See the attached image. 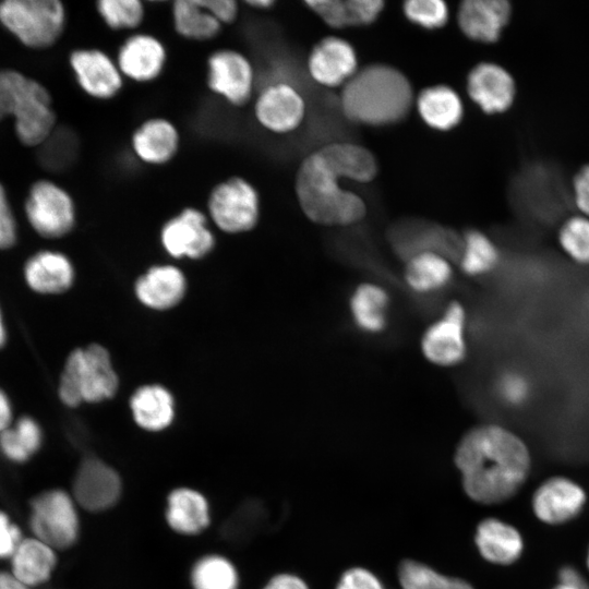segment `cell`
I'll list each match as a JSON object with an SVG mask.
<instances>
[{
    "label": "cell",
    "mask_w": 589,
    "mask_h": 589,
    "mask_svg": "<svg viewBox=\"0 0 589 589\" xmlns=\"http://www.w3.org/2000/svg\"><path fill=\"white\" fill-rule=\"evenodd\" d=\"M455 464L470 498L498 504L513 497L527 480L531 453L525 440L510 428L483 422L460 438Z\"/></svg>",
    "instance_id": "cell-1"
},
{
    "label": "cell",
    "mask_w": 589,
    "mask_h": 589,
    "mask_svg": "<svg viewBox=\"0 0 589 589\" xmlns=\"http://www.w3.org/2000/svg\"><path fill=\"white\" fill-rule=\"evenodd\" d=\"M409 79L386 63L368 64L341 87L339 105L356 124L388 127L402 122L414 106Z\"/></svg>",
    "instance_id": "cell-2"
},
{
    "label": "cell",
    "mask_w": 589,
    "mask_h": 589,
    "mask_svg": "<svg viewBox=\"0 0 589 589\" xmlns=\"http://www.w3.org/2000/svg\"><path fill=\"white\" fill-rule=\"evenodd\" d=\"M345 179L339 168L320 147L301 161L294 178V192L304 216L327 227H348L364 219V200L340 187Z\"/></svg>",
    "instance_id": "cell-3"
},
{
    "label": "cell",
    "mask_w": 589,
    "mask_h": 589,
    "mask_svg": "<svg viewBox=\"0 0 589 589\" xmlns=\"http://www.w3.org/2000/svg\"><path fill=\"white\" fill-rule=\"evenodd\" d=\"M119 385L110 354L98 344L74 348L65 358L57 395L62 405L76 408L111 398Z\"/></svg>",
    "instance_id": "cell-4"
},
{
    "label": "cell",
    "mask_w": 589,
    "mask_h": 589,
    "mask_svg": "<svg viewBox=\"0 0 589 589\" xmlns=\"http://www.w3.org/2000/svg\"><path fill=\"white\" fill-rule=\"evenodd\" d=\"M0 24L31 49L56 45L67 26V10L59 0H4Z\"/></svg>",
    "instance_id": "cell-5"
},
{
    "label": "cell",
    "mask_w": 589,
    "mask_h": 589,
    "mask_svg": "<svg viewBox=\"0 0 589 589\" xmlns=\"http://www.w3.org/2000/svg\"><path fill=\"white\" fill-rule=\"evenodd\" d=\"M79 508L72 494L62 489L38 493L29 502L32 536L57 552L71 548L80 534Z\"/></svg>",
    "instance_id": "cell-6"
},
{
    "label": "cell",
    "mask_w": 589,
    "mask_h": 589,
    "mask_svg": "<svg viewBox=\"0 0 589 589\" xmlns=\"http://www.w3.org/2000/svg\"><path fill=\"white\" fill-rule=\"evenodd\" d=\"M207 214L216 227L226 233L251 231L261 215L259 191L241 176L228 177L209 191Z\"/></svg>",
    "instance_id": "cell-7"
},
{
    "label": "cell",
    "mask_w": 589,
    "mask_h": 589,
    "mask_svg": "<svg viewBox=\"0 0 589 589\" xmlns=\"http://www.w3.org/2000/svg\"><path fill=\"white\" fill-rule=\"evenodd\" d=\"M24 214L32 230L46 240L64 238L76 224L73 197L49 179H39L31 185L24 203Z\"/></svg>",
    "instance_id": "cell-8"
},
{
    "label": "cell",
    "mask_w": 589,
    "mask_h": 589,
    "mask_svg": "<svg viewBox=\"0 0 589 589\" xmlns=\"http://www.w3.org/2000/svg\"><path fill=\"white\" fill-rule=\"evenodd\" d=\"M423 358L441 368L460 365L468 357V312L459 300L450 301L420 339Z\"/></svg>",
    "instance_id": "cell-9"
},
{
    "label": "cell",
    "mask_w": 589,
    "mask_h": 589,
    "mask_svg": "<svg viewBox=\"0 0 589 589\" xmlns=\"http://www.w3.org/2000/svg\"><path fill=\"white\" fill-rule=\"evenodd\" d=\"M206 85L228 105L244 107L254 92V67L240 50L216 49L206 59Z\"/></svg>",
    "instance_id": "cell-10"
},
{
    "label": "cell",
    "mask_w": 589,
    "mask_h": 589,
    "mask_svg": "<svg viewBox=\"0 0 589 589\" xmlns=\"http://www.w3.org/2000/svg\"><path fill=\"white\" fill-rule=\"evenodd\" d=\"M14 131L25 146L38 147L57 128V113L49 91L26 76L14 115Z\"/></svg>",
    "instance_id": "cell-11"
},
{
    "label": "cell",
    "mask_w": 589,
    "mask_h": 589,
    "mask_svg": "<svg viewBox=\"0 0 589 589\" xmlns=\"http://www.w3.org/2000/svg\"><path fill=\"white\" fill-rule=\"evenodd\" d=\"M253 113L264 130L275 134H288L302 124L306 115V103L294 85L276 81L260 91Z\"/></svg>",
    "instance_id": "cell-12"
},
{
    "label": "cell",
    "mask_w": 589,
    "mask_h": 589,
    "mask_svg": "<svg viewBox=\"0 0 589 589\" xmlns=\"http://www.w3.org/2000/svg\"><path fill=\"white\" fill-rule=\"evenodd\" d=\"M69 64L80 88L97 100H110L123 88L124 77L115 59L99 48H76Z\"/></svg>",
    "instance_id": "cell-13"
},
{
    "label": "cell",
    "mask_w": 589,
    "mask_h": 589,
    "mask_svg": "<svg viewBox=\"0 0 589 589\" xmlns=\"http://www.w3.org/2000/svg\"><path fill=\"white\" fill-rule=\"evenodd\" d=\"M160 241L167 253L176 259H201L215 245L207 216L192 206L184 207L163 225Z\"/></svg>",
    "instance_id": "cell-14"
},
{
    "label": "cell",
    "mask_w": 589,
    "mask_h": 589,
    "mask_svg": "<svg viewBox=\"0 0 589 589\" xmlns=\"http://www.w3.org/2000/svg\"><path fill=\"white\" fill-rule=\"evenodd\" d=\"M121 492V478L108 464L96 457L80 464L71 492L80 508L91 513L107 510L116 505Z\"/></svg>",
    "instance_id": "cell-15"
},
{
    "label": "cell",
    "mask_w": 589,
    "mask_h": 589,
    "mask_svg": "<svg viewBox=\"0 0 589 589\" xmlns=\"http://www.w3.org/2000/svg\"><path fill=\"white\" fill-rule=\"evenodd\" d=\"M466 91L472 103L484 113L497 115L513 106L517 85L512 73L503 65L482 61L468 72Z\"/></svg>",
    "instance_id": "cell-16"
},
{
    "label": "cell",
    "mask_w": 589,
    "mask_h": 589,
    "mask_svg": "<svg viewBox=\"0 0 589 589\" xmlns=\"http://www.w3.org/2000/svg\"><path fill=\"white\" fill-rule=\"evenodd\" d=\"M306 69L310 77L318 85L342 87L359 70L358 55L348 40L326 36L312 47Z\"/></svg>",
    "instance_id": "cell-17"
},
{
    "label": "cell",
    "mask_w": 589,
    "mask_h": 589,
    "mask_svg": "<svg viewBox=\"0 0 589 589\" xmlns=\"http://www.w3.org/2000/svg\"><path fill=\"white\" fill-rule=\"evenodd\" d=\"M21 273L25 287L43 297L67 292L75 279L72 261L63 252L52 249H40L29 254Z\"/></svg>",
    "instance_id": "cell-18"
},
{
    "label": "cell",
    "mask_w": 589,
    "mask_h": 589,
    "mask_svg": "<svg viewBox=\"0 0 589 589\" xmlns=\"http://www.w3.org/2000/svg\"><path fill=\"white\" fill-rule=\"evenodd\" d=\"M167 59V48L157 36L136 32L120 45L116 62L124 79L151 83L163 74Z\"/></svg>",
    "instance_id": "cell-19"
},
{
    "label": "cell",
    "mask_w": 589,
    "mask_h": 589,
    "mask_svg": "<svg viewBox=\"0 0 589 589\" xmlns=\"http://www.w3.org/2000/svg\"><path fill=\"white\" fill-rule=\"evenodd\" d=\"M587 502L585 490L575 481L555 476L543 481L531 500L537 518L549 525H563L580 515Z\"/></svg>",
    "instance_id": "cell-20"
},
{
    "label": "cell",
    "mask_w": 589,
    "mask_h": 589,
    "mask_svg": "<svg viewBox=\"0 0 589 589\" xmlns=\"http://www.w3.org/2000/svg\"><path fill=\"white\" fill-rule=\"evenodd\" d=\"M507 0H465L457 10V25L465 37L481 43H496L512 17Z\"/></svg>",
    "instance_id": "cell-21"
},
{
    "label": "cell",
    "mask_w": 589,
    "mask_h": 589,
    "mask_svg": "<svg viewBox=\"0 0 589 589\" xmlns=\"http://www.w3.org/2000/svg\"><path fill=\"white\" fill-rule=\"evenodd\" d=\"M131 148L135 157L149 166L169 164L180 149V132L177 125L164 117L142 121L132 132Z\"/></svg>",
    "instance_id": "cell-22"
},
{
    "label": "cell",
    "mask_w": 589,
    "mask_h": 589,
    "mask_svg": "<svg viewBox=\"0 0 589 589\" xmlns=\"http://www.w3.org/2000/svg\"><path fill=\"white\" fill-rule=\"evenodd\" d=\"M421 120L432 130L448 132L456 129L465 116L459 94L449 85L435 84L421 89L414 99Z\"/></svg>",
    "instance_id": "cell-23"
},
{
    "label": "cell",
    "mask_w": 589,
    "mask_h": 589,
    "mask_svg": "<svg viewBox=\"0 0 589 589\" xmlns=\"http://www.w3.org/2000/svg\"><path fill=\"white\" fill-rule=\"evenodd\" d=\"M395 241L405 261L420 252H435L458 262L462 239L454 230L435 224L408 225Z\"/></svg>",
    "instance_id": "cell-24"
},
{
    "label": "cell",
    "mask_w": 589,
    "mask_h": 589,
    "mask_svg": "<svg viewBox=\"0 0 589 589\" xmlns=\"http://www.w3.org/2000/svg\"><path fill=\"white\" fill-rule=\"evenodd\" d=\"M349 313L354 326L362 333L376 335L388 326L390 297L378 284H359L349 298Z\"/></svg>",
    "instance_id": "cell-25"
},
{
    "label": "cell",
    "mask_w": 589,
    "mask_h": 589,
    "mask_svg": "<svg viewBox=\"0 0 589 589\" xmlns=\"http://www.w3.org/2000/svg\"><path fill=\"white\" fill-rule=\"evenodd\" d=\"M185 278L172 265L151 267L135 284L139 300L154 310H167L177 305L185 292Z\"/></svg>",
    "instance_id": "cell-26"
},
{
    "label": "cell",
    "mask_w": 589,
    "mask_h": 589,
    "mask_svg": "<svg viewBox=\"0 0 589 589\" xmlns=\"http://www.w3.org/2000/svg\"><path fill=\"white\" fill-rule=\"evenodd\" d=\"M10 570L25 585L35 589L48 582L58 565L57 551L36 539L22 540L11 558Z\"/></svg>",
    "instance_id": "cell-27"
},
{
    "label": "cell",
    "mask_w": 589,
    "mask_h": 589,
    "mask_svg": "<svg viewBox=\"0 0 589 589\" xmlns=\"http://www.w3.org/2000/svg\"><path fill=\"white\" fill-rule=\"evenodd\" d=\"M474 541L482 557L496 565L515 563L524 551L520 532L496 518L484 519L478 525Z\"/></svg>",
    "instance_id": "cell-28"
},
{
    "label": "cell",
    "mask_w": 589,
    "mask_h": 589,
    "mask_svg": "<svg viewBox=\"0 0 589 589\" xmlns=\"http://www.w3.org/2000/svg\"><path fill=\"white\" fill-rule=\"evenodd\" d=\"M404 280L417 294L428 296L446 288L454 278V262L435 252H420L405 261Z\"/></svg>",
    "instance_id": "cell-29"
},
{
    "label": "cell",
    "mask_w": 589,
    "mask_h": 589,
    "mask_svg": "<svg viewBox=\"0 0 589 589\" xmlns=\"http://www.w3.org/2000/svg\"><path fill=\"white\" fill-rule=\"evenodd\" d=\"M304 4L336 29L371 25L385 8L382 0H308Z\"/></svg>",
    "instance_id": "cell-30"
},
{
    "label": "cell",
    "mask_w": 589,
    "mask_h": 589,
    "mask_svg": "<svg viewBox=\"0 0 589 589\" xmlns=\"http://www.w3.org/2000/svg\"><path fill=\"white\" fill-rule=\"evenodd\" d=\"M166 520L180 534H199L211 521L208 502L194 489L177 488L167 497Z\"/></svg>",
    "instance_id": "cell-31"
},
{
    "label": "cell",
    "mask_w": 589,
    "mask_h": 589,
    "mask_svg": "<svg viewBox=\"0 0 589 589\" xmlns=\"http://www.w3.org/2000/svg\"><path fill=\"white\" fill-rule=\"evenodd\" d=\"M44 430L32 414L16 416L10 428L0 433V455L9 462L23 465L36 456L44 444Z\"/></svg>",
    "instance_id": "cell-32"
},
{
    "label": "cell",
    "mask_w": 589,
    "mask_h": 589,
    "mask_svg": "<svg viewBox=\"0 0 589 589\" xmlns=\"http://www.w3.org/2000/svg\"><path fill=\"white\" fill-rule=\"evenodd\" d=\"M130 407L136 424L151 432L168 428L173 420V398L160 385L140 387L131 397Z\"/></svg>",
    "instance_id": "cell-33"
},
{
    "label": "cell",
    "mask_w": 589,
    "mask_h": 589,
    "mask_svg": "<svg viewBox=\"0 0 589 589\" xmlns=\"http://www.w3.org/2000/svg\"><path fill=\"white\" fill-rule=\"evenodd\" d=\"M462 245L457 262L459 271L469 278L493 274L502 262V253L493 239L479 229L461 235Z\"/></svg>",
    "instance_id": "cell-34"
},
{
    "label": "cell",
    "mask_w": 589,
    "mask_h": 589,
    "mask_svg": "<svg viewBox=\"0 0 589 589\" xmlns=\"http://www.w3.org/2000/svg\"><path fill=\"white\" fill-rule=\"evenodd\" d=\"M171 19L176 33L192 41L213 40L224 27L204 5L203 0L173 1Z\"/></svg>",
    "instance_id": "cell-35"
},
{
    "label": "cell",
    "mask_w": 589,
    "mask_h": 589,
    "mask_svg": "<svg viewBox=\"0 0 589 589\" xmlns=\"http://www.w3.org/2000/svg\"><path fill=\"white\" fill-rule=\"evenodd\" d=\"M322 149L347 180L369 183L377 176L378 164L374 154L360 144L336 141L322 146Z\"/></svg>",
    "instance_id": "cell-36"
},
{
    "label": "cell",
    "mask_w": 589,
    "mask_h": 589,
    "mask_svg": "<svg viewBox=\"0 0 589 589\" xmlns=\"http://www.w3.org/2000/svg\"><path fill=\"white\" fill-rule=\"evenodd\" d=\"M191 584L193 589H238L239 576L227 557L211 554L194 564Z\"/></svg>",
    "instance_id": "cell-37"
},
{
    "label": "cell",
    "mask_w": 589,
    "mask_h": 589,
    "mask_svg": "<svg viewBox=\"0 0 589 589\" xmlns=\"http://www.w3.org/2000/svg\"><path fill=\"white\" fill-rule=\"evenodd\" d=\"M557 245L565 257L589 267V217L577 214L565 219L557 230Z\"/></svg>",
    "instance_id": "cell-38"
},
{
    "label": "cell",
    "mask_w": 589,
    "mask_h": 589,
    "mask_svg": "<svg viewBox=\"0 0 589 589\" xmlns=\"http://www.w3.org/2000/svg\"><path fill=\"white\" fill-rule=\"evenodd\" d=\"M41 165L50 171H60L73 165L79 153V139L74 131L58 127L40 144Z\"/></svg>",
    "instance_id": "cell-39"
},
{
    "label": "cell",
    "mask_w": 589,
    "mask_h": 589,
    "mask_svg": "<svg viewBox=\"0 0 589 589\" xmlns=\"http://www.w3.org/2000/svg\"><path fill=\"white\" fill-rule=\"evenodd\" d=\"M398 578L402 589H473L462 579L442 575L414 561L401 563Z\"/></svg>",
    "instance_id": "cell-40"
},
{
    "label": "cell",
    "mask_w": 589,
    "mask_h": 589,
    "mask_svg": "<svg viewBox=\"0 0 589 589\" xmlns=\"http://www.w3.org/2000/svg\"><path fill=\"white\" fill-rule=\"evenodd\" d=\"M96 11L111 31H135L145 20V5L141 0H99Z\"/></svg>",
    "instance_id": "cell-41"
},
{
    "label": "cell",
    "mask_w": 589,
    "mask_h": 589,
    "mask_svg": "<svg viewBox=\"0 0 589 589\" xmlns=\"http://www.w3.org/2000/svg\"><path fill=\"white\" fill-rule=\"evenodd\" d=\"M402 13L411 24L428 31L443 28L449 19L443 0H408L402 3Z\"/></svg>",
    "instance_id": "cell-42"
},
{
    "label": "cell",
    "mask_w": 589,
    "mask_h": 589,
    "mask_svg": "<svg viewBox=\"0 0 589 589\" xmlns=\"http://www.w3.org/2000/svg\"><path fill=\"white\" fill-rule=\"evenodd\" d=\"M495 393L504 405L520 408L530 400L532 385L522 372L506 370L496 378Z\"/></svg>",
    "instance_id": "cell-43"
},
{
    "label": "cell",
    "mask_w": 589,
    "mask_h": 589,
    "mask_svg": "<svg viewBox=\"0 0 589 589\" xmlns=\"http://www.w3.org/2000/svg\"><path fill=\"white\" fill-rule=\"evenodd\" d=\"M25 76L16 70H0V122L13 117Z\"/></svg>",
    "instance_id": "cell-44"
},
{
    "label": "cell",
    "mask_w": 589,
    "mask_h": 589,
    "mask_svg": "<svg viewBox=\"0 0 589 589\" xmlns=\"http://www.w3.org/2000/svg\"><path fill=\"white\" fill-rule=\"evenodd\" d=\"M19 241L16 217L11 207L5 188L0 181V251L12 250Z\"/></svg>",
    "instance_id": "cell-45"
},
{
    "label": "cell",
    "mask_w": 589,
    "mask_h": 589,
    "mask_svg": "<svg viewBox=\"0 0 589 589\" xmlns=\"http://www.w3.org/2000/svg\"><path fill=\"white\" fill-rule=\"evenodd\" d=\"M24 538L21 527L0 509V560L9 561Z\"/></svg>",
    "instance_id": "cell-46"
},
{
    "label": "cell",
    "mask_w": 589,
    "mask_h": 589,
    "mask_svg": "<svg viewBox=\"0 0 589 589\" xmlns=\"http://www.w3.org/2000/svg\"><path fill=\"white\" fill-rule=\"evenodd\" d=\"M336 589H384L378 578L365 568L348 569L339 579Z\"/></svg>",
    "instance_id": "cell-47"
},
{
    "label": "cell",
    "mask_w": 589,
    "mask_h": 589,
    "mask_svg": "<svg viewBox=\"0 0 589 589\" xmlns=\"http://www.w3.org/2000/svg\"><path fill=\"white\" fill-rule=\"evenodd\" d=\"M572 187L576 208L580 215L589 217V165L575 173Z\"/></svg>",
    "instance_id": "cell-48"
},
{
    "label": "cell",
    "mask_w": 589,
    "mask_h": 589,
    "mask_svg": "<svg viewBox=\"0 0 589 589\" xmlns=\"http://www.w3.org/2000/svg\"><path fill=\"white\" fill-rule=\"evenodd\" d=\"M204 5L223 25L233 24L240 14V5L236 0H203Z\"/></svg>",
    "instance_id": "cell-49"
},
{
    "label": "cell",
    "mask_w": 589,
    "mask_h": 589,
    "mask_svg": "<svg viewBox=\"0 0 589 589\" xmlns=\"http://www.w3.org/2000/svg\"><path fill=\"white\" fill-rule=\"evenodd\" d=\"M558 578L560 584L553 589H589L586 578L573 566L562 567Z\"/></svg>",
    "instance_id": "cell-50"
},
{
    "label": "cell",
    "mask_w": 589,
    "mask_h": 589,
    "mask_svg": "<svg viewBox=\"0 0 589 589\" xmlns=\"http://www.w3.org/2000/svg\"><path fill=\"white\" fill-rule=\"evenodd\" d=\"M15 418L14 402L9 393L0 385V433L10 428Z\"/></svg>",
    "instance_id": "cell-51"
},
{
    "label": "cell",
    "mask_w": 589,
    "mask_h": 589,
    "mask_svg": "<svg viewBox=\"0 0 589 589\" xmlns=\"http://www.w3.org/2000/svg\"><path fill=\"white\" fill-rule=\"evenodd\" d=\"M263 589H309L306 584L298 576L280 574L274 576Z\"/></svg>",
    "instance_id": "cell-52"
},
{
    "label": "cell",
    "mask_w": 589,
    "mask_h": 589,
    "mask_svg": "<svg viewBox=\"0 0 589 589\" xmlns=\"http://www.w3.org/2000/svg\"><path fill=\"white\" fill-rule=\"evenodd\" d=\"M0 589H32L21 581L10 569L0 570Z\"/></svg>",
    "instance_id": "cell-53"
},
{
    "label": "cell",
    "mask_w": 589,
    "mask_h": 589,
    "mask_svg": "<svg viewBox=\"0 0 589 589\" xmlns=\"http://www.w3.org/2000/svg\"><path fill=\"white\" fill-rule=\"evenodd\" d=\"M9 342V329L5 315L0 303V351L4 350Z\"/></svg>",
    "instance_id": "cell-54"
},
{
    "label": "cell",
    "mask_w": 589,
    "mask_h": 589,
    "mask_svg": "<svg viewBox=\"0 0 589 589\" xmlns=\"http://www.w3.org/2000/svg\"><path fill=\"white\" fill-rule=\"evenodd\" d=\"M244 3L255 10H268L276 2L274 0H248Z\"/></svg>",
    "instance_id": "cell-55"
},
{
    "label": "cell",
    "mask_w": 589,
    "mask_h": 589,
    "mask_svg": "<svg viewBox=\"0 0 589 589\" xmlns=\"http://www.w3.org/2000/svg\"><path fill=\"white\" fill-rule=\"evenodd\" d=\"M587 566H588V569H589V549H588V553H587Z\"/></svg>",
    "instance_id": "cell-56"
}]
</instances>
